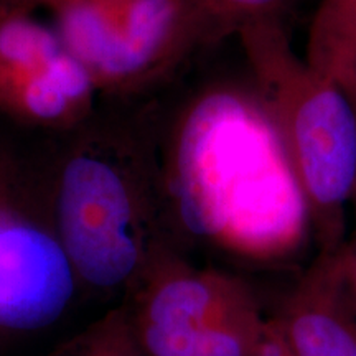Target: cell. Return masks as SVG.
Instances as JSON below:
<instances>
[{"label": "cell", "mask_w": 356, "mask_h": 356, "mask_svg": "<svg viewBox=\"0 0 356 356\" xmlns=\"http://www.w3.org/2000/svg\"><path fill=\"white\" fill-rule=\"evenodd\" d=\"M251 356H286L284 353L282 346H280L277 337L273 330V323L269 325V332H267V337L264 338L259 348H257Z\"/></svg>", "instance_id": "obj_13"}, {"label": "cell", "mask_w": 356, "mask_h": 356, "mask_svg": "<svg viewBox=\"0 0 356 356\" xmlns=\"http://www.w3.org/2000/svg\"><path fill=\"white\" fill-rule=\"evenodd\" d=\"M7 2L17 3V6H22L26 8H33L37 6H47L55 10L58 7L68 6V3H74V2H81V0H7Z\"/></svg>", "instance_id": "obj_14"}, {"label": "cell", "mask_w": 356, "mask_h": 356, "mask_svg": "<svg viewBox=\"0 0 356 356\" xmlns=\"http://www.w3.org/2000/svg\"><path fill=\"white\" fill-rule=\"evenodd\" d=\"M97 89L55 26L0 0V119L68 134L95 115Z\"/></svg>", "instance_id": "obj_7"}, {"label": "cell", "mask_w": 356, "mask_h": 356, "mask_svg": "<svg viewBox=\"0 0 356 356\" xmlns=\"http://www.w3.org/2000/svg\"><path fill=\"white\" fill-rule=\"evenodd\" d=\"M305 60L345 89L356 79V0H322L312 19Z\"/></svg>", "instance_id": "obj_9"}, {"label": "cell", "mask_w": 356, "mask_h": 356, "mask_svg": "<svg viewBox=\"0 0 356 356\" xmlns=\"http://www.w3.org/2000/svg\"><path fill=\"white\" fill-rule=\"evenodd\" d=\"M92 118L51 157L53 218L79 286L131 292L168 244L159 150L136 129Z\"/></svg>", "instance_id": "obj_2"}, {"label": "cell", "mask_w": 356, "mask_h": 356, "mask_svg": "<svg viewBox=\"0 0 356 356\" xmlns=\"http://www.w3.org/2000/svg\"><path fill=\"white\" fill-rule=\"evenodd\" d=\"M78 287L53 218L51 160L0 136V332L48 328Z\"/></svg>", "instance_id": "obj_5"}, {"label": "cell", "mask_w": 356, "mask_h": 356, "mask_svg": "<svg viewBox=\"0 0 356 356\" xmlns=\"http://www.w3.org/2000/svg\"><path fill=\"white\" fill-rule=\"evenodd\" d=\"M163 216L249 261L292 256L312 233L286 149L254 89H204L159 152Z\"/></svg>", "instance_id": "obj_1"}, {"label": "cell", "mask_w": 356, "mask_h": 356, "mask_svg": "<svg viewBox=\"0 0 356 356\" xmlns=\"http://www.w3.org/2000/svg\"><path fill=\"white\" fill-rule=\"evenodd\" d=\"M270 323L286 356H356V309L337 252L318 254Z\"/></svg>", "instance_id": "obj_8"}, {"label": "cell", "mask_w": 356, "mask_h": 356, "mask_svg": "<svg viewBox=\"0 0 356 356\" xmlns=\"http://www.w3.org/2000/svg\"><path fill=\"white\" fill-rule=\"evenodd\" d=\"M355 208V216H356V190L353 195V202H351ZM338 256V267H340V277L343 282L345 292L348 296V299L356 309V225L353 236L348 241L343 243V246L337 251Z\"/></svg>", "instance_id": "obj_12"}, {"label": "cell", "mask_w": 356, "mask_h": 356, "mask_svg": "<svg viewBox=\"0 0 356 356\" xmlns=\"http://www.w3.org/2000/svg\"><path fill=\"white\" fill-rule=\"evenodd\" d=\"M264 106L296 173L320 254L343 246L356 190V104L335 79L292 48L279 22L238 35Z\"/></svg>", "instance_id": "obj_3"}, {"label": "cell", "mask_w": 356, "mask_h": 356, "mask_svg": "<svg viewBox=\"0 0 356 356\" xmlns=\"http://www.w3.org/2000/svg\"><path fill=\"white\" fill-rule=\"evenodd\" d=\"M47 356H144L126 309L109 312Z\"/></svg>", "instance_id": "obj_11"}, {"label": "cell", "mask_w": 356, "mask_h": 356, "mask_svg": "<svg viewBox=\"0 0 356 356\" xmlns=\"http://www.w3.org/2000/svg\"><path fill=\"white\" fill-rule=\"evenodd\" d=\"M53 12L56 33L97 92L145 88L203 44L185 0H81Z\"/></svg>", "instance_id": "obj_6"}, {"label": "cell", "mask_w": 356, "mask_h": 356, "mask_svg": "<svg viewBox=\"0 0 356 356\" xmlns=\"http://www.w3.org/2000/svg\"><path fill=\"white\" fill-rule=\"evenodd\" d=\"M346 91H348V92H350V96H351V97H353V101H355V104H356V79H355V81H353V83H351V84H350V86H348V88H346Z\"/></svg>", "instance_id": "obj_15"}, {"label": "cell", "mask_w": 356, "mask_h": 356, "mask_svg": "<svg viewBox=\"0 0 356 356\" xmlns=\"http://www.w3.org/2000/svg\"><path fill=\"white\" fill-rule=\"evenodd\" d=\"M202 43H211L269 22L284 24L297 0H185Z\"/></svg>", "instance_id": "obj_10"}, {"label": "cell", "mask_w": 356, "mask_h": 356, "mask_svg": "<svg viewBox=\"0 0 356 356\" xmlns=\"http://www.w3.org/2000/svg\"><path fill=\"white\" fill-rule=\"evenodd\" d=\"M131 292L126 310L144 356H251L269 332L246 280L191 264L170 244Z\"/></svg>", "instance_id": "obj_4"}]
</instances>
